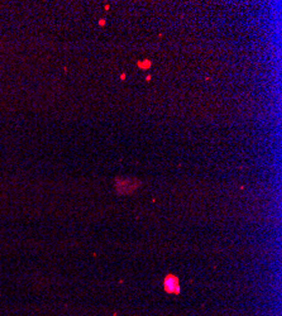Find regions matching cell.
Listing matches in <instances>:
<instances>
[{
	"label": "cell",
	"instance_id": "obj_3",
	"mask_svg": "<svg viewBox=\"0 0 282 316\" xmlns=\"http://www.w3.org/2000/svg\"><path fill=\"white\" fill-rule=\"evenodd\" d=\"M138 67H140V68L151 67V61H145V62H138Z\"/></svg>",
	"mask_w": 282,
	"mask_h": 316
},
{
	"label": "cell",
	"instance_id": "obj_1",
	"mask_svg": "<svg viewBox=\"0 0 282 316\" xmlns=\"http://www.w3.org/2000/svg\"><path fill=\"white\" fill-rule=\"evenodd\" d=\"M140 186V182L135 179H116L115 180V187L119 193L123 195H128L133 191L137 190Z\"/></svg>",
	"mask_w": 282,
	"mask_h": 316
},
{
	"label": "cell",
	"instance_id": "obj_2",
	"mask_svg": "<svg viewBox=\"0 0 282 316\" xmlns=\"http://www.w3.org/2000/svg\"><path fill=\"white\" fill-rule=\"evenodd\" d=\"M163 288L169 294H179L180 292V282L179 278L174 275H169L163 280Z\"/></svg>",
	"mask_w": 282,
	"mask_h": 316
}]
</instances>
